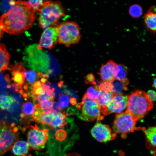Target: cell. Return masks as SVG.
<instances>
[{
  "mask_svg": "<svg viewBox=\"0 0 156 156\" xmlns=\"http://www.w3.org/2000/svg\"><path fill=\"white\" fill-rule=\"evenodd\" d=\"M64 82L63 81H61L58 82V86L59 87H61L63 85Z\"/></svg>",
  "mask_w": 156,
  "mask_h": 156,
  "instance_id": "cell-39",
  "label": "cell"
},
{
  "mask_svg": "<svg viewBox=\"0 0 156 156\" xmlns=\"http://www.w3.org/2000/svg\"><path fill=\"white\" fill-rule=\"evenodd\" d=\"M129 13L132 17L137 18L142 16L143 13V9L140 5L134 4L132 5L130 7Z\"/></svg>",
  "mask_w": 156,
  "mask_h": 156,
  "instance_id": "cell-25",
  "label": "cell"
},
{
  "mask_svg": "<svg viewBox=\"0 0 156 156\" xmlns=\"http://www.w3.org/2000/svg\"><path fill=\"white\" fill-rule=\"evenodd\" d=\"M22 113L25 114L26 118L31 116V118L35 111L33 104L29 101L23 103L22 107Z\"/></svg>",
  "mask_w": 156,
  "mask_h": 156,
  "instance_id": "cell-26",
  "label": "cell"
},
{
  "mask_svg": "<svg viewBox=\"0 0 156 156\" xmlns=\"http://www.w3.org/2000/svg\"><path fill=\"white\" fill-rule=\"evenodd\" d=\"M52 108L53 109L54 113L60 112L62 110V109L59 107L58 103L55 102H53Z\"/></svg>",
  "mask_w": 156,
  "mask_h": 156,
  "instance_id": "cell-32",
  "label": "cell"
},
{
  "mask_svg": "<svg viewBox=\"0 0 156 156\" xmlns=\"http://www.w3.org/2000/svg\"><path fill=\"white\" fill-rule=\"evenodd\" d=\"M18 128L14 123L0 120V156L11 149L19 138Z\"/></svg>",
  "mask_w": 156,
  "mask_h": 156,
  "instance_id": "cell-5",
  "label": "cell"
},
{
  "mask_svg": "<svg viewBox=\"0 0 156 156\" xmlns=\"http://www.w3.org/2000/svg\"><path fill=\"white\" fill-rule=\"evenodd\" d=\"M29 86L27 83L24 84L23 86V88L25 90L28 91V88Z\"/></svg>",
  "mask_w": 156,
  "mask_h": 156,
  "instance_id": "cell-37",
  "label": "cell"
},
{
  "mask_svg": "<svg viewBox=\"0 0 156 156\" xmlns=\"http://www.w3.org/2000/svg\"><path fill=\"white\" fill-rule=\"evenodd\" d=\"M58 29V42L68 47L77 44L81 38L80 29L75 22L67 21L57 25Z\"/></svg>",
  "mask_w": 156,
  "mask_h": 156,
  "instance_id": "cell-6",
  "label": "cell"
},
{
  "mask_svg": "<svg viewBox=\"0 0 156 156\" xmlns=\"http://www.w3.org/2000/svg\"><path fill=\"white\" fill-rule=\"evenodd\" d=\"M146 137L147 146L151 153L156 155V126L150 127L146 129L141 128Z\"/></svg>",
  "mask_w": 156,
  "mask_h": 156,
  "instance_id": "cell-15",
  "label": "cell"
},
{
  "mask_svg": "<svg viewBox=\"0 0 156 156\" xmlns=\"http://www.w3.org/2000/svg\"><path fill=\"white\" fill-rule=\"evenodd\" d=\"M144 21L148 30L156 32V7H152L144 15Z\"/></svg>",
  "mask_w": 156,
  "mask_h": 156,
  "instance_id": "cell-16",
  "label": "cell"
},
{
  "mask_svg": "<svg viewBox=\"0 0 156 156\" xmlns=\"http://www.w3.org/2000/svg\"><path fill=\"white\" fill-rule=\"evenodd\" d=\"M58 38L57 26L49 27L42 34L38 48L40 49L42 48L51 49L58 42Z\"/></svg>",
  "mask_w": 156,
  "mask_h": 156,
  "instance_id": "cell-10",
  "label": "cell"
},
{
  "mask_svg": "<svg viewBox=\"0 0 156 156\" xmlns=\"http://www.w3.org/2000/svg\"><path fill=\"white\" fill-rule=\"evenodd\" d=\"M42 84L40 81L38 80L34 82L33 84V88H35L41 86Z\"/></svg>",
  "mask_w": 156,
  "mask_h": 156,
  "instance_id": "cell-35",
  "label": "cell"
},
{
  "mask_svg": "<svg viewBox=\"0 0 156 156\" xmlns=\"http://www.w3.org/2000/svg\"><path fill=\"white\" fill-rule=\"evenodd\" d=\"M86 80L87 83H90L94 84V78L93 75L92 74H89L86 77Z\"/></svg>",
  "mask_w": 156,
  "mask_h": 156,
  "instance_id": "cell-33",
  "label": "cell"
},
{
  "mask_svg": "<svg viewBox=\"0 0 156 156\" xmlns=\"http://www.w3.org/2000/svg\"><path fill=\"white\" fill-rule=\"evenodd\" d=\"M117 65L116 63L111 60L102 65L99 73L101 79L105 83H109L116 79L114 72Z\"/></svg>",
  "mask_w": 156,
  "mask_h": 156,
  "instance_id": "cell-14",
  "label": "cell"
},
{
  "mask_svg": "<svg viewBox=\"0 0 156 156\" xmlns=\"http://www.w3.org/2000/svg\"><path fill=\"white\" fill-rule=\"evenodd\" d=\"M137 121L126 110L124 112L116 115L113 123V131L116 134H121L124 138L128 133L135 130L141 129V128L135 126Z\"/></svg>",
  "mask_w": 156,
  "mask_h": 156,
  "instance_id": "cell-7",
  "label": "cell"
},
{
  "mask_svg": "<svg viewBox=\"0 0 156 156\" xmlns=\"http://www.w3.org/2000/svg\"><path fill=\"white\" fill-rule=\"evenodd\" d=\"M79 109L77 115L81 120L86 121H92L95 120L100 121L104 118L101 107L97 101L91 99L85 94L82 101L77 105Z\"/></svg>",
  "mask_w": 156,
  "mask_h": 156,
  "instance_id": "cell-4",
  "label": "cell"
},
{
  "mask_svg": "<svg viewBox=\"0 0 156 156\" xmlns=\"http://www.w3.org/2000/svg\"><path fill=\"white\" fill-rule=\"evenodd\" d=\"M24 76L27 81L31 83L34 82L36 78V73L31 70H25L24 72Z\"/></svg>",
  "mask_w": 156,
  "mask_h": 156,
  "instance_id": "cell-29",
  "label": "cell"
},
{
  "mask_svg": "<svg viewBox=\"0 0 156 156\" xmlns=\"http://www.w3.org/2000/svg\"><path fill=\"white\" fill-rule=\"evenodd\" d=\"M153 156H156V155H153Z\"/></svg>",
  "mask_w": 156,
  "mask_h": 156,
  "instance_id": "cell-42",
  "label": "cell"
},
{
  "mask_svg": "<svg viewBox=\"0 0 156 156\" xmlns=\"http://www.w3.org/2000/svg\"><path fill=\"white\" fill-rule=\"evenodd\" d=\"M22 96L25 98H27L28 97V94L26 93H24Z\"/></svg>",
  "mask_w": 156,
  "mask_h": 156,
  "instance_id": "cell-41",
  "label": "cell"
},
{
  "mask_svg": "<svg viewBox=\"0 0 156 156\" xmlns=\"http://www.w3.org/2000/svg\"><path fill=\"white\" fill-rule=\"evenodd\" d=\"M45 1L43 0H30L26 1L25 2L34 11L36 12L40 10Z\"/></svg>",
  "mask_w": 156,
  "mask_h": 156,
  "instance_id": "cell-27",
  "label": "cell"
},
{
  "mask_svg": "<svg viewBox=\"0 0 156 156\" xmlns=\"http://www.w3.org/2000/svg\"><path fill=\"white\" fill-rule=\"evenodd\" d=\"M147 93L151 101L153 102L156 101V92L153 90H149Z\"/></svg>",
  "mask_w": 156,
  "mask_h": 156,
  "instance_id": "cell-31",
  "label": "cell"
},
{
  "mask_svg": "<svg viewBox=\"0 0 156 156\" xmlns=\"http://www.w3.org/2000/svg\"><path fill=\"white\" fill-rule=\"evenodd\" d=\"M27 133V142L30 150H40L44 148L49 137V130L40 129L36 125L30 126Z\"/></svg>",
  "mask_w": 156,
  "mask_h": 156,
  "instance_id": "cell-8",
  "label": "cell"
},
{
  "mask_svg": "<svg viewBox=\"0 0 156 156\" xmlns=\"http://www.w3.org/2000/svg\"><path fill=\"white\" fill-rule=\"evenodd\" d=\"M70 103L73 105H74L76 103V101L75 99L74 98H71L70 99Z\"/></svg>",
  "mask_w": 156,
  "mask_h": 156,
  "instance_id": "cell-36",
  "label": "cell"
},
{
  "mask_svg": "<svg viewBox=\"0 0 156 156\" xmlns=\"http://www.w3.org/2000/svg\"><path fill=\"white\" fill-rule=\"evenodd\" d=\"M101 92L97 86H91L87 89L85 94L88 97L97 101L100 97Z\"/></svg>",
  "mask_w": 156,
  "mask_h": 156,
  "instance_id": "cell-23",
  "label": "cell"
},
{
  "mask_svg": "<svg viewBox=\"0 0 156 156\" xmlns=\"http://www.w3.org/2000/svg\"><path fill=\"white\" fill-rule=\"evenodd\" d=\"M66 118L65 112L54 113L53 118L49 126L55 129L63 128L66 123Z\"/></svg>",
  "mask_w": 156,
  "mask_h": 156,
  "instance_id": "cell-19",
  "label": "cell"
},
{
  "mask_svg": "<svg viewBox=\"0 0 156 156\" xmlns=\"http://www.w3.org/2000/svg\"><path fill=\"white\" fill-rule=\"evenodd\" d=\"M99 88L101 91V94L97 101L101 107L103 114L114 95L109 85L107 83L105 82L104 83L101 84Z\"/></svg>",
  "mask_w": 156,
  "mask_h": 156,
  "instance_id": "cell-13",
  "label": "cell"
},
{
  "mask_svg": "<svg viewBox=\"0 0 156 156\" xmlns=\"http://www.w3.org/2000/svg\"><path fill=\"white\" fill-rule=\"evenodd\" d=\"M4 32L0 27V40L3 37Z\"/></svg>",
  "mask_w": 156,
  "mask_h": 156,
  "instance_id": "cell-38",
  "label": "cell"
},
{
  "mask_svg": "<svg viewBox=\"0 0 156 156\" xmlns=\"http://www.w3.org/2000/svg\"><path fill=\"white\" fill-rule=\"evenodd\" d=\"M35 12L25 1H17L14 7L1 16L0 27L4 31L10 34L21 33L33 25Z\"/></svg>",
  "mask_w": 156,
  "mask_h": 156,
  "instance_id": "cell-1",
  "label": "cell"
},
{
  "mask_svg": "<svg viewBox=\"0 0 156 156\" xmlns=\"http://www.w3.org/2000/svg\"><path fill=\"white\" fill-rule=\"evenodd\" d=\"M33 94L35 96H38L44 95L45 94V91L41 86L35 88H33Z\"/></svg>",
  "mask_w": 156,
  "mask_h": 156,
  "instance_id": "cell-30",
  "label": "cell"
},
{
  "mask_svg": "<svg viewBox=\"0 0 156 156\" xmlns=\"http://www.w3.org/2000/svg\"><path fill=\"white\" fill-rule=\"evenodd\" d=\"M10 55L5 46L0 44V71L6 69L9 63Z\"/></svg>",
  "mask_w": 156,
  "mask_h": 156,
  "instance_id": "cell-20",
  "label": "cell"
},
{
  "mask_svg": "<svg viewBox=\"0 0 156 156\" xmlns=\"http://www.w3.org/2000/svg\"><path fill=\"white\" fill-rule=\"evenodd\" d=\"M13 154L18 156H31L28 154L29 149V145L26 142L24 141H18L14 144L12 148Z\"/></svg>",
  "mask_w": 156,
  "mask_h": 156,
  "instance_id": "cell-17",
  "label": "cell"
},
{
  "mask_svg": "<svg viewBox=\"0 0 156 156\" xmlns=\"http://www.w3.org/2000/svg\"><path fill=\"white\" fill-rule=\"evenodd\" d=\"M25 70L21 62L11 66V71L12 76L11 79L13 81L12 85L16 92L22 89V86L24 83V72Z\"/></svg>",
  "mask_w": 156,
  "mask_h": 156,
  "instance_id": "cell-12",
  "label": "cell"
},
{
  "mask_svg": "<svg viewBox=\"0 0 156 156\" xmlns=\"http://www.w3.org/2000/svg\"><path fill=\"white\" fill-rule=\"evenodd\" d=\"M128 96L122 94L114 96L103 114L106 116L113 113H122L127 108Z\"/></svg>",
  "mask_w": 156,
  "mask_h": 156,
  "instance_id": "cell-11",
  "label": "cell"
},
{
  "mask_svg": "<svg viewBox=\"0 0 156 156\" xmlns=\"http://www.w3.org/2000/svg\"><path fill=\"white\" fill-rule=\"evenodd\" d=\"M64 16V10L60 2L46 1L39 11V25L45 29L55 25Z\"/></svg>",
  "mask_w": 156,
  "mask_h": 156,
  "instance_id": "cell-3",
  "label": "cell"
},
{
  "mask_svg": "<svg viewBox=\"0 0 156 156\" xmlns=\"http://www.w3.org/2000/svg\"><path fill=\"white\" fill-rule=\"evenodd\" d=\"M15 101V99L10 95L0 94V109L3 110H9Z\"/></svg>",
  "mask_w": 156,
  "mask_h": 156,
  "instance_id": "cell-21",
  "label": "cell"
},
{
  "mask_svg": "<svg viewBox=\"0 0 156 156\" xmlns=\"http://www.w3.org/2000/svg\"><path fill=\"white\" fill-rule=\"evenodd\" d=\"M50 156H59V150L55 149H49Z\"/></svg>",
  "mask_w": 156,
  "mask_h": 156,
  "instance_id": "cell-34",
  "label": "cell"
},
{
  "mask_svg": "<svg viewBox=\"0 0 156 156\" xmlns=\"http://www.w3.org/2000/svg\"><path fill=\"white\" fill-rule=\"evenodd\" d=\"M108 84L115 96L122 94L123 91L127 90V86L128 85L129 81L127 78L122 81L115 79L113 81Z\"/></svg>",
  "mask_w": 156,
  "mask_h": 156,
  "instance_id": "cell-18",
  "label": "cell"
},
{
  "mask_svg": "<svg viewBox=\"0 0 156 156\" xmlns=\"http://www.w3.org/2000/svg\"><path fill=\"white\" fill-rule=\"evenodd\" d=\"M153 106V103L147 93L138 90L128 96L126 110L137 121L144 118Z\"/></svg>",
  "mask_w": 156,
  "mask_h": 156,
  "instance_id": "cell-2",
  "label": "cell"
},
{
  "mask_svg": "<svg viewBox=\"0 0 156 156\" xmlns=\"http://www.w3.org/2000/svg\"><path fill=\"white\" fill-rule=\"evenodd\" d=\"M127 73V68L124 65L117 64L114 72V76L116 79L122 81L126 78Z\"/></svg>",
  "mask_w": 156,
  "mask_h": 156,
  "instance_id": "cell-22",
  "label": "cell"
},
{
  "mask_svg": "<svg viewBox=\"0 0 156 156\" xmlns=\"http://www.w3.org/2000/svg\"><path fill=\"white\" fill-rule=\"evenodd\" d=\"M69 98L65 93H60L59 95V105L62 109L67 107L69 104Z\"/></svg>",
  "mask_w": 156,
  "mask_h": 156,
  "instance_id": "cell-28",
  "label": "cell"
},
{
  "mask_svg": "<svg viewBox=\"0 0 156 156\" xmlns=\"http://www.w3.org/2000/svg\"><path fill=\"white\" fill-rule=\"evenodd\" d=\"M153 87L155 88L156 90V77L155 79L154 80V82L153 83Z\"/></svg>",
  "mask_w": 156,
  "mask_h": 156,
  "instance_id": "cell-40",
  "label": "cell"
},
{
  "mask_svg": "<svg viewBox=\"0 0 156 156\" xmlns=\"http://www.w3.org/2000/svg\"><path fill=\"white\" fill-rule=\"evenodd\" d=\"M91 133L94 138L102 142L113 140L116 138V135L108 125L99 122L92 128Z\"/></svg>",
  "mask_w": 156,
  "mask_h": 156,
  "instance_id": "cell-9",
  "label": "cell"
},
{
  "mask_svg": "<svg viewBox=\"0 0 156 156\" xmlns=\"http://www.w3.org/2000/svg\"><path fill=\"white\" fill-rule=\"evenodd\" d=\"M16 4L14 0H3L0 2V10L3 14L8 12Z\"/></svg>",
  "mask_w": 156,
  "mask_h": 156,
  "instance_id": "cell-24",
  "label": "cell"
}]
</instances>
